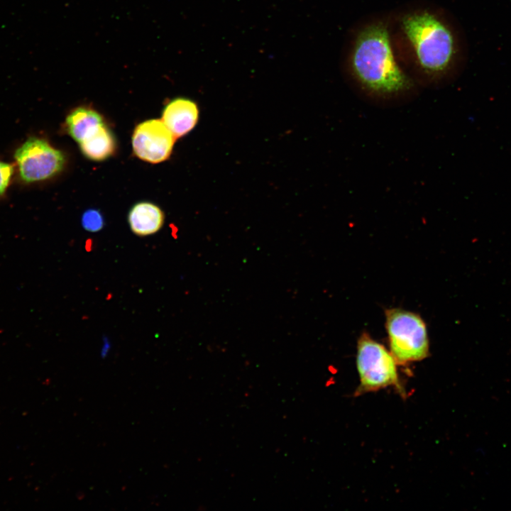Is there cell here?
I'll use <instances>...</instances> for the list:
<instances>
[{
    "label": "cell",
    "instance_id": "cell-1",
    "mask_svg": "<svg viewBox=\"0 0 511 511\" xmlns=\"http://www.w3.org/2000/svg\"><path fill=\"white\" fill-rule=\"evenodd\" d=\"M391 30L402 65L420 87H444L463 70L466 38L446 11L430 6L408 8L391 22Z\"/></svg>",
    "mask_w": 511,
    "mask_h": 511
},
{
    "label": "cell",
    "instance_id": "cell-2",
    "mask_svg": "<svg viewBox=\"0 0 511 511\" xmlns=\"http://www.w3.org/2000/svg\"><path fill=\"white\" fill-rule=\"evenodd\" d=\"M344 75L362 100L381 108L403 106L419 94L420 87L396 52L391 23L372 18L356 28L346 48Z\"/></svg>",
    "mask_w": 511,
    "mask_h": 511
},
{
    "label": "cell",
    "instance_id": "cell-3",
    "mask_svg": "<svg viewBox=\"0 0 511 511\" xmlns=\"http://www.w3.org/2000/svg\"><path fill=\"white\" fill-rule=\"evenodd\" d=\"M397 364L390 351L363 333L357 344L356 366L360 383L355 395L390 386L404 395L405 392L399 380Z\"/></svg>",
    "mask_w": 511,
    "mask_h": 511
},
{
    "label": "cell",
    "instance_id": "cell-4",
    "mask_svg": "<svg viewBox=\"0 0 511 511\" xmlns=\"http://www.w3.org/2000/svg\"><path fill=\"white\" fill-rule=\"evenodd\" d=\"M390 351L397 364L419 361L429 354L424 322L415 313L392 308L385 312Z\"/></svg>",
    "mask_w": 511,
    "mask_h": 511
},
{
    "label": "cell",
    "instance_id": "cell-5",
    "mask_svg": "<svg viewBox=\"0 0 511 511\" xmlns=\"http://www.w3.org/2000/svg\"><path fill=\"white\" fill-rule=\"evenodd\" d=\"M20 177L31 183L48 180L63 168V153L43 138L31 137L15 152Z\"/></svg>",
    "mask_w": 511,
    "mask_h": 511
},
{
    "label": "cell",
    "instance_id": "cell-6",
    "mask_svg": "<svg viewBox=\"0 0 511 511\" xmlns=\"http://www.w3.org/2000/svg\"><path fill=\"white\" fill-rule=\"evenodd\" d=\"M175 139L162 120H147L139 123L133 131V150L138 158L158 163L169 158Z\"/></svg>",
    "mask_w": 511,
    "mask_h": 511
},
{
    "label": "cell",
    "instance_id": "cell-7",
    "mask_svg": "<svg viewBox=\"0 0 511 511\" xmlns=\"http://www.w3.org/2000/svg\"><path fill=\"white\" fill-rule=\"evenodd\" d=\"M199 118L198 106L186 98H176L164 108L162 121L177 138L182 137L194 128Z\"/></svg>",
    "mask_w": 511,
    "mask_h": 511
},
{
    "label": "cell",
    "instance_id": "cell-8",
    "mask_svg": "<svg viewBox=\"0 0 511 511\" xmlns=\"http://www.w3.org/2000/svg\"><path fill=\"white\" fill-rule=\"evenodd\" d=\"M165 215L155 204L142 202L132 207L128 215L131 231L139 236H146L158 232L163 226Z\"/></svg>",
    "mask_w": 511,
    "mask_h": 511
},
{
    "label": "cell",
    "instance_id": "cell-9",
    "mask_svg": "<svg viewBox=\"0 0 511 511\" xmlns=\"http://www.w3.org/2000/svg\"><path fill=\"white\" fill-rule=\"evenodd\" d=\"M104 123L103 119L98 112L86 107L75 109L66 118L67 131L79 143Z\"/></svg>",
    "mask_w": 511,
    "mask_h": 511
},
{
    "label": "cell",
    "instance_id": "cell-10",
    "mask_svg": "<svg viewBox=\"0 0 511 511\" xmlns=\"http://www.w3.org/2000/svg\"><path fill=\"white\" fill-rule=\"evenodd\" d=\"M79 146L86 158L94 161H102L113 155L116 141L111 131L104 123L79 143Z\"/></svg>",
    "mask_w": 511,
    "mask_h": 511
},
{
    "label": "cell",
    "instance_id": "cell-11",
    "mask_svg": "<svg viewBox=\"0 0 511 511\" xmlns=\"http://www.w3.org/2000/svg\"><path fill=\"white\" fill-rule=\"evenodd\" d=\"M82 224L83 227L89 231H98L103 227V216L98 210H87L82 215Z\"/></svg>",
    "mask_w": 511,
    "mask_h": 511
},
{
    "label": "cell",
    "instance_id": "cell-12",
    "mask_svg": "<svg viewBox=\"0 0 511 511\" xmlns=\"http://www.w3.org/2000/svg\"><path fill=\"white\" fill-rule=\"evenodd\" d=\"M13 168L9 163L0 160V196L6 191L13 175Z\"/></svg>",
    "mask_w": 511,
    "mask_h": 511
}]
</instances>
